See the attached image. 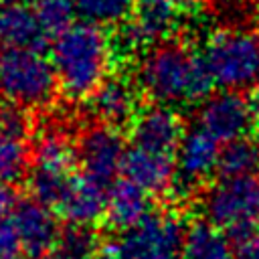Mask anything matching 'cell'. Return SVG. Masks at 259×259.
Returning <instances> with one entry per match:
<instances>
[{
    "instance_id": "obj_7",
    "label": "cell",
    "mask_w": 259,
    "mask_h": 259,
    "mask_svg": "<svg viewBox=\"0 0 259 259\" xmlns=\"http://www.w3.org/2000/svg\"><path fill=\"white\" fill-rule=\"evenodd\" d=\"M75 148L83 176L95 180L105 188L117 182L115 178L123 170V160L127 152L125 140L117 127L105 123L89 125L81 132Z\"/></svg>"
},
{
    "instance_id": "obj_24",
    "label": "cell",
    "mask_w": 259,
    "mask_h": 259,
    "mask_svg": "<svg viewBox=\"0 0 259 259\" xmlns=\"http://www.w3.org/2000/svg\"><path fill=\"white\" fill-rule=\"evenodd\" d=\"M97 245H99V241L91 227L69 225V229H65L61 233L57 249L61 253H65L69 259H93Z\"/></svg>"
},
{
    "instance_id": "obj_22",
    "label": "cell",
    "mask_w": 259,
    "mask_h": 259,
    "mask_svg": "<svg viewBox=\"0 0 259 259\" xmlns=\"http://www.w3.org/2000/svg\"><path fill=\"white\" fill-rule=\"evenodd\" d=\"M30 164V152L26 140L0 134V184H12L20 180Z\"/></svg>"
},
{
    "instance_id": "obj_34",
    "label": "cell",
    "mask_w": 259,
    "mask_h": 259,
    "mask_svg": "<svg viewBox=\"0 0 259 259\" xmlns=\"http://www.w3.org/2000/svg\"><path fill=\"white\" fill-rule=\"evenodd\" d=\"M24 2H30V4H38L40 0H24Z\"/></svg>"
},
{
    "instance_id": "obj_23",
    "label": "cell",
    "mask_w": 259,
    "mask_h": 259,
    "mask_svg": "<svg viewBox=\"0 0 259 259\" xmlns=\"http://www.w3.org/2000/svg\"><path fill=\"white\" fill-rule=\"evenodd\" d=\"M34 12L45 34L55 38L75 24L73 20L77 16V6L75 0H40L34 4Z\"/></svg>"
},
{
    "instance_id": "obj_4",
    "label": "cell",
    "mask_w": 259,
    "mask_h": 259,
    "mask_svg": "<svg viewBox=\"0 0 259 259\" xmlns=\"http://www.w3.org/2000/svg\"><path fill=\"white\" fill-rule=\"evenodd\" d=\"M206 223L221 229L237 245L257 233L259 223V178L223 176L202 196Z\"/></svg>"
},
{
    "instance_id": "obj_11",
    "label": "cell",
    "mask_w": 259,
    "mask_h": 259,
    "mask_svg": "<svg viewBox=\"0 0 259 259\" xmlns=\"http://www.w3.org/2000/svg\"><path fill=\"white\" fill-rule=\"evenodd\" d=\"M176 182L180 190H192L219 170L221 146L206 132L192 127L176 150Z\"/></svg>"
},
{
    "instance_id": "obj_3",
    "label": "cell",
    "mask_w": 259,
    "mask_h": 259,
    "mask_svg": "<svg viewBox=\"0 0 259 259\" xmlns=\"http://www.w3.org/2000/svg\"><path fill=\"white\" fill-rule=\"evenodd\" d=\"M212 83L223 91L259 87V32L223 28L212 32L200 53Z\"/></svg>"
},
{
    "instance_id": "obj_14",
    "label": "cell",
    "mask_w": 259,
    "mask_h": 259,
    "mask_svg": "<svg viewBox=\"0 0 259 259\" xmlns=\"http://www.w3.org/2000/svg\"><path fill=\"white\" fill-rule=\"evenodd\" d=\"M123 178L148 194H162L176 182V158L130 146L123 160Z\"/></svg>"
},
{
    "instance_id": "obj_21",
    "label": "cell",
    "mask_w": 259,
    "mask_h": 259,
    "mask_svg": "<svg viewBox=\"0 0 259 259\" xmlns=\"http://www.w3.org/2000/svg\"><path fill=\"white\" fill-rule=\"evenodd\" d=\"M138 0H75L81 20L95 26H119L125 24L136 8Z\"/></svg>"
},
{
    "instance_id": "obj_2",
    "label": "cell",
    "mask_w": 259,
    "mask_h": 259,
    "mask_svg": "<svg viewBox=\"0 0 259 259\" xmlns=\"http://www.w3.org/2000/svg\"><path fill=\"white\" fill-rule=\"evenodd\" d=\"M49 59L63 93L71 99H89L109 77L113 42L101 26L81 20L53 38Z\"/></svg>"
},
{
    "instance_id": "obj_20",
    "label": "cell",
    "mask_w": 259,
    "mask_h": 259,
    "mask_svg": "<svg viewBox=\"0 0 259 259\" xmlns=\"http://www.w3.org/2000/svg\"><path fill=\"white\" fill-rule=\"evenodd\" d=\"M219 172H221V176H229V178L257 176V172H259V142L241 138V140L225 144L221 148Z\"/></svg>"
},
{
    "instance_id": "obj_10",
    "label": "cell",
    "mask_w": 259,
    "mask_h": 259,
    "mask_svg": "<svg viewBox=\"0 0 259 259\" xmlns=\"http://www.w3.org/2000/svg\"><path fill=\"white\" fill-rule=\"evenodd\" d=\"M184 127L180 115L170 105H148L138 111L130 123V146L176 156V150L184 138Z\"/></svg>"
},
{
    "instance_id": "obj_8",
    "label": "cell",
    "mask_w": 259,
    "mask_h": 259,
    "mask_svg": "<svg viewBox=\"0 0 259 259\" xmlns=\"http://www.w3.org/2000/svg\"><path fill=\"white\" fill-rule=\"evenodd\" d=\"M255 121L251 101L239 91L210 93L196 109V127L219 144H229L247 136Z\"/></svg>"
},
{
    "instance_id": "obj_28",
    "label": "cell",
    "mask_w": 259,
    "mask_h": 259,
    "mask_svg": "<svg viewBox=\"0 0 259 259\" xmlns=\"http://www.w3.org/2000/svg\"><path fill=\"white\" fill-rule=\"evenodd\" d=\"M237 259H259V231L237 245Z\"/></svg>"
},
{
    "instance_id": "obj_12",
    "label": "cell",
    "mask_w": 259,
    "mask_h": 259,
    "mask_svg": "<svg viewBox=\"0 0 259 259\" xmlns=\"http://www.w3.org/2000/svg\"><path fill=\"white\" fill-rule=\"evenodd\" d=\"M12 221L18 229L26 259H38L51 253L63 233L53 208L34 198H20L12 212Z\"/></svg>"
},
{
    "instance_id": "obj_26",
    "label": "cell",
    "mask_w": 259,
    "mask_h": 259,
    "mask_svg": "<svg viewBox=\"0 0 259 259\" xmlns=\"http://www.w3.org/2000/svg\"><path fill=\"white\" fill-rule=\"evenodd\" d=\"M0 259H26L12 214L0 221Z\"/></svg>"
},
{
    "instance_id": "obj_18",
    "label": "cell",
    "mask_w": 259,
    "mask_h": 259,
    "mask_svg": "<svg viewBox=\"0 0 259 259\" xmlns=\"http://www.w3.org/2000/svg\"><path fill=\"white\" fill-rule=\"evenodd\" d=\"M180 259H237V251L221 229L198 221L186 229Z\"/></svg>"
},
{
    "instance_id": "obj_5",
    "label": "cell",
    "mask_w": 259,
    "mask_h": 259,
    "mask_svg": "<svg viewBox=\"0 0 259 259\" xmlns=\"http://www.w3.org/2000/svg\"><path fill=\"white\" fill-rule=\"evenodd\" d=\"M59 89L47 55L32 49H8L0 61V95L16 107H47Z\"/></svg>"
},
{
    "instance_id": "obj_29",
    "label": "cell",
    "mask_w": 259,
    "mask_h": 259,
    "mask_svg": "<svg viewBox=\"0 0 259 259\" xmlns=\"http://www.w3.org/2000/svg\"><path fill=\"white\" fill-rule=\"evenodd\" d=\"M180 10H196L204 0H172Z\"/></svg>"
},
{
    "instance_id": "obj_15",
    "label": "cell",
    "mask_w": 259,
    "mask_h": 259,
    "mask_svg": "<svg viewBox=\"0 0 259 259\" xmlns=\"http://www.w3.org/2000/svg\"><path fill=\"white\" fill-rule=\"evenodd\" d=\"M107 190L109 188L97 184L95 180L83 174H75L67 194L57 206V212L69 221V225L91 227L99 219H105Z\"/></svg>"
},
{
    "instance_id": "obj_33",
    "label": "cell",
    "mask_w": 259,
    "mask_h": 259,
    "mask_svg": "<svg viewBox=\"0 0 259 259\" xmlns=\"http://www.w3.org/2000/svg\"><path fill=\"white\" fill-rule=\"evenodd\" d=\"M249 6H255V8H259V0H245Z\"/></svg>"
},
{
    "instance_id": "obj_27",
    "label": "cell",
    "mask_w": 259,
    "mask_h": 259,
    "mask_svg": "<svg viewBox=\"0 0 259 259\" xmlns=\"http://www.w3.org/2000/svg\"><path fill=\"white\" fill-rule=\"evenodd\" d=\"M20 198L16 194V190L12 188V184H0V221L10 217L14 212V208L18 206Z\"/></svg>"
},
{
    "instance_id": "obj_13",
    "label": "cell",
    "mask_w": 259,
    "mask_h": 259,
    "mask_svg": "<svg viewBox=\"0 0 259 259\" xmlns=\"http://www.w3.org/2000/svg\"><path fill=\"white\" fill-rule=\"evenodd\" d=\"M87 107L99 123L119 127L132 123L140 111V89L125 75H109L87 99Z\"/></svg>"
},
{
    "instance_id": "obj_35",
    "label": "cell",
    "mask_w": 259,
    "mask_h": 259,
    "mask_svg": "<svg viewBox=\"0 0 259 259\" xmlns=\"http://www.w3.org/2000/svg\"><path fill=\"white\" fill-rule=\"evenodd\" d=\"M2 55H4V53H0V61H2Z\"/></svg>"
},
{
    "instance_id": "obj_6",
    "label": "cell",
    "mask_w": 259,
    "mask_h": 259,
    "mask_svg": "<svg viewBox=\"0 0 259 259\" xmlns=\"http://www.w3.org/2000/svg\"><path fill=\"white\" fill-rule=\"evenodd\" d=\"M184 235L176 214L150 212L136 227L119 231L103 247V259H180Z\"/></svg>"
},
{
    "instance_id": "obj_1",
    "label": "cell",
    "mask_w": 259,
    "mask_h": 259,
    "mask_svg": "<svg viewBox=\"0 0 259 259\" xmlns=\"http://www.w3.org/2000/svg\"><path fill=\"white\" fill-rule=\"evenodd\" d=\"M140 89L160 105L204 101L214 83L200 55L178 42H160L146 51L138 65Z\"/></svg>"
},
{
    "instance_id": "obj_30",
    "label": "cell",
    "mask_w": 259,
    "mask_h": 259,
    "mask_svg": "<svg viewBox=\"0 0 259 259\" xmlns=\"http://www.w3.org/2000/svg\"><path fill=\"white\" fill-rule=\"evenodd\" d=\"M249 101H251V107H253L255 119H259V87H255V89H253V93H251Z\"/></svg>"
},
{
    "instance_id": "obj_32",
    "label": "cell",
    "mask_w": 259,
    "mask_h": 259,
    "mask_svg": "<svg viewBox=\"0 0 259 259\" xmlns=\"http://www.w3.org/2000/svg\"><path fill=\"white\" fill-rule=\"evenodd\" d=\"M18 2H22V0H0V6L4 8V6H12V4H18Z\"/></svg>"
},
{
    "instance_id": "obj_19",
    "label": "cell",
    "mask_w": 259,
    "mask_h": 259,
    "mask_svg": "<svg viewBox=\"0 0 259 259\" xmlns=\"http://www.w3.org/2000/svg\"><path fill=\"white\" fill-rule=\"evenodd\" d=\"M77 162V148L61 130H45L30 152V168L53 172H73Z\"/></svg>"
},
{
    "instance_id": "obj_16",
    "label": "cell",
    "mask_w": 259,
    "mask_h": 259,
    "mask_svg": "<svg viewBox=\"0 0 259 259\" xmlns=\"http://www.w3.org/2000/svg\"><path fill=\"white\" fill-rule=\"evenodd\" d=\"M150 194L134 182L121 178L107 190L105 221L117 233L136 227L150 214Z\"/></svg>"
},
{
    "instance_id": "obj_31",
    "label": "cell",
    "mask_w": 259,
    "mask_h": 259,
    "mask_svg": "<svg viewBox=\"0 0 259 259\" xmlns=\"http://www.w3.org/2000/svg\"><path fill=\"white\" fill-rule=\"evenodd\" d=\"M38 259H69L65 253H61L59 249H53L51 253H47V255H42V257H38Z\"/></svg>"
},
{
    "instance_id": "obj_25",
    "label": "cell",
    "mask_w": 259,
    "mask_h": 259,
    "mask_svg": "<svg viewBox=\"0 0 259 259\" xmlns=\"http://www.w3.org/2000/svg\"><path fill=\"white\" fill-rule=\"evenodd\" d=\"M0 134L26 140L30 134V119H28L26 111L16 105L0 107Z\"/></svg>"
},
{
    "instance_id": "obj_9",
    "label": "cell",
    "mask_w": 259,
    "mask_h": 259,
    "mask_svg": "<svg viewBox=\"0 0 259 259\" xmlns=\"http://www.w3.org/2000/svg\"><path fill=\"white\" fill-rule=\"evenodd\" d=\"M176 10L172 0H138L132 18L117 30V51L127 55L166 42L176 26Z\"/></svg>"
},
{
    "instance_id": "obj_17",
    "label": "cell",
    "mask_w": 259,
    "mask_h": 259,
    "mask_svg": "<svg viewBox=\"0 0 259 259\" xmlns=\"http://www.w3.org/2000/svg\"><path fill=\"white\" fill-rule=\"evenodd\" d=\"M47 38L34 8L18 2L0 10V40L6 42L8 49L40 51Z\"/></svg>"
}]
</instances>
